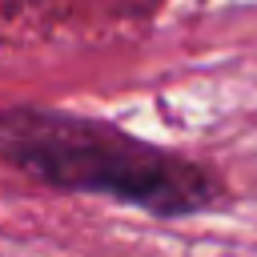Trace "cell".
Returning a JSON list of instances; mask_svg holds the SVG:
<instances>
[{"mask_svg":"<svg viewBox=\"0 0 257 257\" xmlns=\"http://www.w3.org/2000/svg\"><path fill=\"white\" fill-rule=\"evenodd\" d=\"M0 161L48 189L100 193L153 217H189L221 201V181L197 161L56 108H4Z\"/></svg>","mask_w":257,"mask_h":257,"instance_id":"cell-1","label":"cell"}]
</instances>
